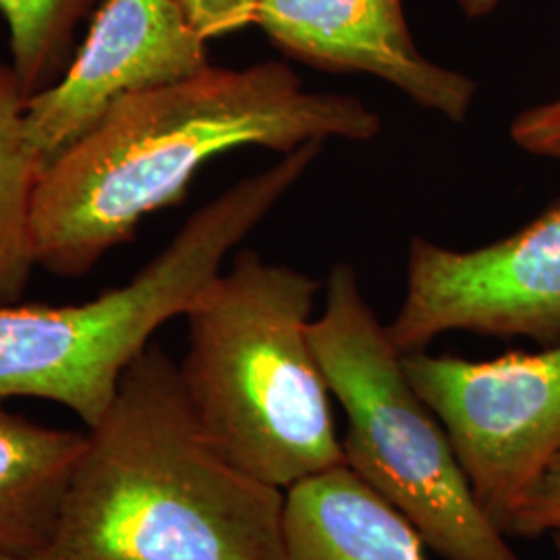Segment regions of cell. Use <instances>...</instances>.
I'll return each instance as SVG.
<instances>
[{
    "label": "cell",
    "mask_w": 560,
    "mask_h": 560,
    "mask_svg": "<svg viewBox=\"0 0 560 560\" xmlns=\"http://www.w3.org/2000/svg\"><path fill=\"white\" fill-rule=\"evenodd\" d=\"M504 534L520 538L560 534V455L509 521Z\"/></svg>",
    "instance_id": "14"
},
{
    "label": "cell",
    "mask_w": 560,
    "mask_h": 560,
    "mask_svg": "<svg viewBox=\"0 0 560 560\" xmlns=\"http://www.w3.org/2000/svg\"><path fill=\"white\" fill-rule=\"evenodd\" d=\"M382 120L360 98L312 92L284 62L200 73L117 102L42 171L32 203L38 266L80 279L156 210L185 200L201 166L229 150L291 154L370 141Z\"/></svg>",
    "instance_id": "1"
},
{
    "label": "cell",
    "mask_w": 560,
    "mask_h": 560,
    "mask_svg": "<svg viewBox=\"0 0 560 560\" xmlns=\"http://www.w3.org/2000/svg\"><path fill=\"white\" fill-rule=\"evenodd\" d=\"M98 0H0L9 27L11 67L27 98L67 71L81 20Z\"/></svg>",
    "instance_id": "13"
},
{
    "label": "cell",
    "mask_w": 560,
    "mask_h": 560,
    "mask_svg": "<svg viewBox=\"0 0 560 560\" xmlns=\"http://www.w3.org/2000/svg\"><path fill=\"white\" fill-rule=\"evenodd\" d=\"M206 40L240 32L256 23L260 0H175Z\"/></svg>",
    "instance_id": "15"
},
{
    "label": "cell",
    "mask_w": 560,
    "mask_h": 560,
    "mask_svg": "<svg viewBox=\"0 0 560 560\" xmlns=\"http://www.w3.org/2000/svg\"><path fill=\"white\" fill-rule=\"evenodd\" d=\"M85 432L11 413L0 405V560L48 550Z\"/></svg>",
    "instance_id": "11"
},
{
    "label": "cell",
    "mask_w": 560,
    "mask_h": 560,
    "mask_svg": "<svg viewBox=\"0 0 560 560\" xmlns=\"http://www.w3.org/2000/svg\"><path fill=\"white\" fill-rule=\"evenodd\" d=\"M453 2L471 20H481V18L492 15L501 4V0H453Z\"/></svg>",
    "instance_id": "17"
},
{
    "label": "cell",
    "mask_w": 560,
    "mask_h": 560,
    "mask_svg": "<svg viewBox=\"0 0 560 560\" xmlns=\"http://www.w3.org/2000/svg\"><path fill=\"white\" fill-rule=\"evenodd\" d=\"M400 353L446 332L560 342V200L511 237L457 252L416 237L407 291L386 326Z\"/></svg>",
    "instance_id": "7"
},
{
    "label": "cell",
    "mask_w": 560,
    "mask_h": 560,
    "mask_svg": "<svg viewBox=\"0 0 560 560\" xmlns=\"http://www.w3.org/2000/svg\"><path fill=\"white\" fill-rule=\"evenodd\" d=\"M318 141L208 201L127 284L78 305L0 303V400L42 399L96 425L156 330L185 316L222 261L320 156Z\"/></svg>",
    "instance_id": "4"
},
{
    "label": "cell",
    "mask_w": 560,
    "mask_h": 560,
    "mask_svg": "<svg viewBox=\"0 0 560 560\" xmlns=\"http://www.w3.org/2000/svg\"><path fill=\"white\" fill-rule=\"evenodd\" d=\"M402 365L483 513L504 532L560 455V342L483 361L421 349L402 353Z\"/></svg>",
    "instance_id": "6"
},
{
    "label": "cell",
    "mask_w": 560,
    "mask_h": 560,
    "mask_svg": "<svg viewBox=\"0 0 560 560\" xmlns=\"http://www.w3.org/2000/svg\"><path fill=\"white\" fill-rule=\"evenodd\" d=\"M254 25L291 59L378 78L453 122H465L474 106V80L418 50L402 0H260Z\"/></svg>",
    "instance_id": "9"
},
{
    "label": "cell",
    "mask_w": 560,
    "mask_h": 560,
    "mask_svg": "<svg viewBox=\"0 0 560 560\" xmlns=\"http://www.w3.org/2000/svg\"><path fill=\"white\" fill-rule=\"evenodd\" d=\"M310 340L347 418L345 465L444 559L523 560L483 513L446 430L413 388L349 264L332 266Z\"/></svg>",
    "instance_id": "5"
},
{
    "label": "cell",
    "mask_w": 560,
    "mask_h": 560,
    "mask_svg": "<svg viewBox=\"0 0 560 560\" xmlns=\"http://www.w3.org/2000/svg\"><path fill=\"white\" fill-rule=\"evenodd\" d=\"M284 490L203 428L179 363L150 342L73 469L50 552L69 560H282Z\"/></svg>",
    "instance_id": "2"
},
{
    "label": "cell",
    "mask_w": 560,
    "mask_h": 560,
    "mask_svg": "<svg viewBox=\"0 0 560 560\" xmlns=\"http://www.w3.org/2000/svg\"><path fill=\"white\" fill-rule=\"evenodd\" d=\"M282 560H428L413 523L347 465L284 492Z\"/></svg>",
    "instance_id": "10"
},
{
    "label": "cell",
    "mask_w": 560,
    "mask_h": 560,
    "mask_svg": "<svg viewBox=\"0 0 560 560\" xmlns=\"http://www.w3.org/2000/svg\"><path fill=\"white\" fill-rule=\"evenodd\" d=\"M25 96L9 62H0V303H18L38 266L32 203L42 175L23 136Z\"/></svg>",
    "instance_id": "12"
},
{
    "label": "cell",
    "mask_w": 560,
    "mask_h": 560,
    "mask_svg": "<svg viewBox=\"0 0 560 560\" xmlns=\"http://www.w3.org/2000/svg\"><path fill=\"white\" fill-rule=\"evenodd\" d=\"M511 138L529 154L560 161V98L523 110L511 125Z\"/></svg>",
    "instance_id": "16"
},
{
    "label": "cell",
    "mask_w": 560,
    "mask_h": 560,
    "mask_svg": "<svg viewBox=\"0 0 560 560\" xmlns=\"http://www.w3.org/2000/svg\"><path fill=\"white\" fill-rule=\"evenodd\" d=\"M206 42L175 0H104L67 71L25 101L23 136L42 171L117 102L208 69Z\"/></svg>",
    "instance_id": "8"
},
{
    "label": "cell",
    "mask_w": 560,
    "mask_h": 560,
    "mask_svg": "<svg viewBox=\"0 0 560 560\" xmlns=\"http://www.w3.org/2000/svg\"><path fill=\"white\" fill-rule=\"evenodd\" d=\"M9 560H69L62 559L59 555H55V552H50V550H42V552H36V555H27V557H20V559H9Z\"/></svg>",
    "instance_id": "18"
},
{
    "label": "cell",
    "mask_w": 560,
    "mask_h": 560,
    "mask_svg": "<svg viewBox=\"0 0 560 560\" xmlns=\"http://www.w3.org/2000/svg\"><path fill=\"white\" fill-rule=\"evenodd\" d=\"M552 541H555V552H557V560H560V534H552Z\"/></svg>",
    "instance_id": "19"
},
{
    "label": "cell",
    "mask_w": 560,
    "mask_h": 560,
    "mask_svg": "<svg viewBox=\"0 0 560 560\" xmlns=\"http://www.w3.org/2000/svg\"><path fill=\"white\" fill-rule=\"evenodd\" d=\"M318 282L252 249L191 310L180 381L222 451L279 490L345 465L310 340Z\"/></svg>",
    "instance_id": "3"
}]
</instances>
